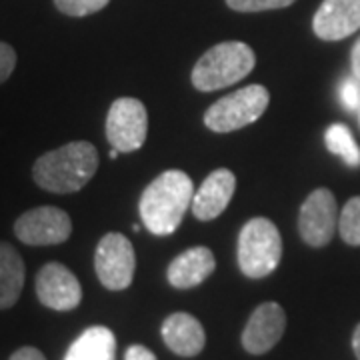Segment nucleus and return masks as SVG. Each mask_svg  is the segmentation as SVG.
<instances>
[{"instance_id": "nucleus-1", "label": "nucleus", "mask_w": 360, "mask_h": 360, "mask_svg": "<svg viewBox=\"0 0 360 360\" xmlns=\"http://www.w3.org/2000/svg\"><path fill=\"white\" fill-rule=\"evenodd\" d=\"M194 186L182 170H167L156 176L141 196L142 224L156 236H168L176 231L186 210L193 206Z\"/></svg>"}, {"instance_id": "nucleus-2", "label": "nucleus", "mask_w": 360, "mask_h": 360, "mask_svg": "<svg viewBox=\"0 0 360 360\" xmlns=\"http://www.w3.org/2000/svg\"><path fill=\"white\" fill-rule=\"evenodd\" d=\"M98 170V153L86 141L68 142L42 155L34 162L32 179L42 191L56 194L78 193Z\"/></svg>"}, {"instance_id": "nucleus-3", "label": "nucleus", "mask_w": 360, "mask_h": 360, "mask_svg": "<svg viewBox=\"0 0 360 360\" xmlns=\"http://www.w3.org/2000/svg\"><path fill=\"white\" fill-rule=\"evenodd\" d=\"M257 65L252 49L238 42H220L198 58L193 68V84L200 92H212L240 82Z\"/></svg>"}, {"instance_id": "nucleus-4", "label": "nucleus", "mask_w": 360, "mask_h": 360, "mask_svg": "<svg viewBox=\"0 0 360 360\" xmlns=\"http://www.w3.org/2000/svg\"><path fill=\"white\" fill-rule=\"evenodd\" d=\"M283 238L276 224L264 217L250 219L238 234V269L248 278H264L278 269Z\"/></svg>"}, {"instance_id": "nucleus-5", "label": "nucleus", "mask_w": 360, "mask_h": 360, "mask_svg": "<svg viewBox=\"0 0 360 360\" xmlns=\"http://www.w3.org/2000/svg\"><path fill=\"white\" fill-rule=\"evenodd\" d=\"M270 92L262 84H250L226 94L212 104L205 115V124L212 132H234L257 122L269 108Z\"/></svg>"}, {"instance_id": "nucleus-6", "label": "nucleus", "mask_w": 360, "mask_h": 360, "mask_svg": "<svg viewBox=\"0 0 360 360\" xmlns=\"http://www.w3.org/2000/svg\"><path fill=\"white\" fill-rule=\"evenodd\" d=\"M136 257L130 240L120 232H108L96 246L94 270L108 290H124L132 284Z\"/></svg>"}, {"instance_id": "nucleus-7", "label": "nucleus", "mask_w": 360, "mask_h": 360, "mask_svg": "<svg viewBox=\"0 0 360 360\" xmlns=\"http://www.w3.org/2000/svg\"><path fill=\"white\" fill-rule=\"evenodd\" d=\"M148 134V112L139 98L122 96L110 104L106 116V139L118 153L139 150Z\"/></svg>"}, {"instance_id": "nucleus-8", "label": "nucleus", "mask_w": 360, "mask_h": 360, "mask_svg": "<svg viewBox=\"0 0 360 360\" xmlns=\"http://www.w3.org/2000/svg\"><path fill=\"white\" fill-rule=\"evenodd\" d=\"M14 234L20 243L30 246L63 245L72 234V220L63 208L39 206L26 210L14 222Z\"/></svg>"}, {"instance_id": "nucleus-9", "label": "nucleus", "mask_w": 360, "mask_h": 360, "mask_svg": "<svg viewBox=\"0 0 360 360\" xmlns=\"http://www.w3.org/2000/svg\"><path fill=\"white\" fill-rule=\"evenodd\" d=\"M338 208L335 194L328 188H316L307 196L298 214L300 238L309 246L322 248L335 238Z\"/></svg>"}, {"instance_id": "nucleus-10", "label": "nucleus", "mask_w": 360, "mask_h": 360, "mask_svg": "<svg viewBox=\"0 0 360 360\" xmlns=\"http://www.w3.org/2000/svg\"><path fill=\"white\" fill-rule=\"evenodd\" d=\"M37 295L46 309L66 312L75 310L82 300L78 278L60 262H49L37 276Z\"/></svg>"}, {"instance_id": "nucleus-11", "label": "nucleus", "mask_w": 360, "mask_h": 360, "mask_svg": "<svg viewBox=\"0 0 360 360\" xmlns=\"http://www.w3.org/2000/svg\"><path fill=\"white\" fill-rule=\"evenodd\" d=\"M312 30L321 40H345L360 30V0H322L312 18Z\"/></svg>"}, {"instance_id": "nucleus-12", "label": "nucleus", "mask_w": 360, "mask_h": 360, "mask_svg": "<svg viewBox=\"0 0 360 360\" xmlns=\"http://www.w3.org/2000/svg\"><path fill=\"white\" fill-rule=\"evenodd\" d=\"M286 328V314L281 304L264 302L260 304L246 322L243 333V347L250 354H264L283 338Z\"/></svg>"}, {"instance_id": "nucleus-13", "label": "nucleus", "mask_w": 360, "mask_h": 360, "mask_svg": "<svg viewBox=\"0 0 360 360\" xmlns=\"http://www.w3.org/2000/svg\"><path fill=\"white\" fill-rule=\"evenodd\" d=\"M236 191V176L229 168H217L210 172L194 193L193 212L202 222L219 219L220 214L231 205L232 194Z\"/></svg>"}, {"instance_id": "nucleus-14", "label": "nucleus", "mask_w": 360, "mask_h": 360, "mask_svg": "<svg viewBox=\"0 0 360 360\" xmlns=\"http://www.w3.org/2000/svg\"><path fill=\"white\" fill-rule=\"evenodd\" d=\"M162 340L174 354L191 359L202 352L206 345V335L202 324L188 312H174L160 328Z\"/></svg>"}, {"instance_id": "nucleus-15", "label": "nucleus", "mask_w": 360, "mask_h": 360, "mask_svg": "<svg viewBox=\"0 0 360 360\" xmlns=\"http://www.w3.org/2000/svg\"><path fill=\"white\" fill-rule=\"evenodd\" d=\"M214 269H217V260L212 250L206 246H194L184 250L168 264L167 278L174 288L188 290L205 283Z\"/></svg>"}, {"instance_id": "nucleus-16", "label": "nucleus", "mask_w": 360, "mask_h": 360, "mask_svg": "<svg viewBox=\"0 0 360 360\" xmlns=\"http://www.w3.org/2000/svg\"><path fill=\"white\" fill-rule=\"evenodd\" d=\"M65 360H116L115 333L106 326H90L70 345Z\"/></svg>"}, {"instance_id": "nucleus-17", "label": "nucleus", "mask_w": 360, "mask_h": 360, "mask_svg": "<svg viewBox=\"0 0 360 360\" xmlns=\"http://www.w3.org/2000/svg\"><path fill=\"white\" fill-rule=\"evenodd\" d=\"M25 286V262L8 243H0V310L11 309Z\"/></svg>"}, {"instance_id": "nucleus-18", "label": "nucleus", "mask_w": 360, "mask_h": 360, "mask_svg": "<svg viewBox=\"0 0 360 360\" xmlns=\"http://www.w3.org/2000/svg\"><path fill=\"white\" fill-rule=\"evenodd\" d=\"M324 142H326V148L338 158H342L348 167H360V148L347 124L342 122L330 124L324 132Z\"/></svg>"}, {"instance_id": "nucleus-19", "label": "nucleus", "mask_w": 360, "mask_h": 360, "mask_svg": "<svg viewBox=\"0 0 360 360\" xmlns=\"http://www.w3.org/2000/svg\"><path fill=\"white\" fill-rule=\"evenodd\" d=\"M338 232L347 245L360 246V196H352L345 205L338 219Z\"/></svg>"}, {"instance_id": "nucleus-20", "label": "nucleus", "mask_w": 360, "mask_h": 360, "mask_svg": "<svg viewBox=\"0 0 360 360\" xmlns=\"http://www.w3.org/2000/svg\"><path fill=\"white\" fill-rule=\"evenodd\" d=\"M108 2L110 0H54V4L60 13L66 16H75V18L98 13Z\"/></svg>"}, {"instance_id": "nucleus-21", "label": "nucleus", "mask_w": 360, "mask_h": 360, "mask_svg": "<svg viewBox=\"0 0 360 360\" xmlns=\"http://www.w3.org/2000/svg\"><path fill=\"white\" fill-rule=\"evenodd\" d=\"M296 0H226V4L236 13H264L278 11L295 4Z\"/></svg>"}, {"instance_id": "nucleus-22", "label": "nucleus", "mask_w": 360, "mask_h": 360, "mask_svg": "<svg viewBox=\"0 0 360 360\" xmlns=\"http://www.w3.org/2000/svg\"><path fill=\"white\" fill-rule=\"evenodd\" d=\"M340 103L350 112L360 110V82L354 77L345 78L340 86Z\"/></svg>"}, {"instance_id": "nucleus-23", "label": "nucleus", "mask_w": 360, "mask_h": 360, "mask_svg": "<svg viewBox=\"0 0 360 360\" xmlns=\"http://www.w3.org/2000/svg\"><path fill=\"white\" fill-rule=\"evenodd\" d=\"M16 68V51L11 44L0 42V84L6 82Z\"/></svg>"}, {"instance_id": "nucleus-24", "label": "nucleus", "mask_w": 360, "mask_h": 360, "mask_svg": "<svg viewBox=\"0 0 360 360\" xmlns=\"http://www.w3.org/2000/svg\"><path fill=\"white\" fill-rule=\"evenodd\" d=\"M124 360H156L155 352L142 345H132L124 354Z\"/></svg>"}, {"instance_id": "nucleus-25", "label": "nucleus", "mask_w": 360, "mask_h": 360, "mask_svg": "<svg viewBox=\"0 0 360 360\" xmlns=\"http://www.w3.org/2000/svg\"><path fill=\"white\" fill-rule=\"evenodd\" d=\"M11 360H46V356L40 352L39 348L22 347L14 352L13 356H11Z\"/></svg>"}, {"instance_id": "nucleus-26", "label": "nucleus", "mask_w": 360, "mask_h": 360, "mask_svg": "<svg viewBox=\"0 0 360 360\" xmlns=\"http://www.w3.org/2000/svg\"><path fill=\"white\" fill-rule=\"evenodd\" d=\"M350 63H352V77L356 78L360 82V37L352 46V56H350Z\"/></svg>"}, {"instance_id": "nucleus-27", "label": "nucleus", "mask_w": 360, "mask_h": 360, "mask_svg": "<svg viewBox=\"0 0 360 360\" xmlns=\"http://www.w3.org/2000/svg\"><path fill=\"white\" fill-rule=\"evenodd\" d=\"M352 348H354V354L360 360V324L354 328V335H352Z\"/></svg>"}, {"instance_id": "nucleus-28", "label": "nucleus", "mask_w": 360, "mask_h": 360, "mask_svg": "<svg viewBox=\"0 0 360 360\" xmlns=\"http://www.w3.org/2000/svg\"><path fill=\"white\" fill-rule=\"evenodd\" d=\"M118 155H120V153H118V150H116V148H112V150H110V158H118Z\"/></svg>"}]
</instances>
